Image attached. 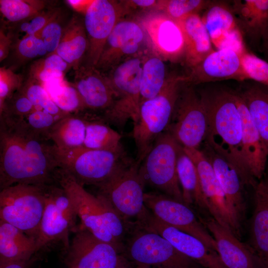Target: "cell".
<instances>
[{
  "mask_svg": "<svg viewBox=\"0 0 268 268\" xmlns=\"http://www.w3.org/2000/svg\"><path fill=\"white\" fill-rule=\"evenodd\" d=\"M30 130L25 120L0 118V189L56 182V147Z\"/></svg>",
  "mask_w": 268,
  "mask_h": 268,
  "instance_id": "obj_1",
  "label": "cell"
},
{
  "mask_svg": "<svg viewBox=\"0 0 268 268\" xmlns=\"http://www.w3.org/2000/svg\"><path fill=\"white\" fill-rule=\"evenodd\" d=\"M200 95L208 117L204 143L236 168L245 185L254 188L257 183L244 156L241 119L232 91L214 89Z\"/></svg>",
  "mask_w": 268,
  "mask_h": 268,
  "instance_id": "obj_2",
  "label": "cell"
},
{
  "mask_svg": "<svg viewBox=\"0 0 268 268\" xmlns=\"http://www.w3.org/2000/svg\"><path fill=\"white\" fill-rule=\"evenodd\" d=\"M54 179L72 201L80 219L79 226L120 252L126 231L125 223L120 216L100 196L86 191L66 170L58 168Z\"/></svg>",
  "mask_w": 268,
  "mask_h": 268,
  "instance_id": "obj_3",
  "label": "cell"
},
{
  "mask_svg": "<svg viewBox=\"0 0 268 268\" xmlns=\"http://www.w3.org/2000/svg\"><path fill=\"white\" fill-rule=\"evenodd\" d=\"M186 82L187 75L170 74L160 92L140 104L132 132L137 150L135 160L140 165L156 138L170 125L180 92Z\"/></svg>",
  "mask_w": 268,
  "mask_h": 268,
  "instance_id": "obj_4",
  "label": "cell"
},
{
  "mask_svg": "<svg viewBox=\"0 0 268 268\" xmlns=\"http://www.w3.org/2000/svg\"><path fill=\"white\" fill-rule=\"evenodd\" d=\"M140 164L131 160L97 187L100 196L124 222L143 226L150 212L144 203L145 185L139 172Z\"/></svg>",
  "mask_w": 268,
  "mask_h": 268,
  "instance_id": "obj_5",
  "label": "cell"
},
{
  "mask_svg": "<svg viewBox=\"0 0 268 268\" xmlns=\"http://www.w3.org/2000/svg\"><path fill=\"white\" fill-rule=\"evenodd\" d=\"M147 51L124 61L105 73L116 99L105 110L103 120L119 128L131 120L135 122L141 104L140 79L142 65Z\"/></svg>",
  "mask_w": 268,
  "mask_h": 268,
  "instance_id": "obj_6",
  "label": "cell"
},
{
  "mask_svg": "<svg viewBox=\"0 0 268 268\" xmlns=\"http://www.w3.org/2000/svg\"><path fill=\"white\" fill-rule=\"evenodd\" d=\"M56 154L59 167L67 171L83 186L86 184L97 187L132 160L124 148L108 150L84 146L68 150L56 147Z\"/></svg>",
  "mask_w": 268,
  "mask_h": 268,
  "instance_id": "obj_7",
  "label": "cell"
},
{
  "mask_svg": "<svg viewBox=\"0 0 268 268\" xmlns=\"http://www.w3.org/2000/svg\"><path fill=\"white\" fill-rule=\"evenodd\" d=\"M44 186L18 184L0 190V220L36 240L45 206Z\"/></svg>",
  "mask_w": 268,
  "mask_h": 268,
  "instance_id": "obj_8",
  "label": "cell"
},
{
  "mask_svg": "<svg viewBox=\"0 0 268 268\" xmlns=\"http://www.w3.org/2000/svg\"><path fill=\"white\" fill-rule=\"evenodd\" d=\"M179 146L168 131L162 133L141 163L139 172L144 184L184 202L177 173Z\"/></svg>",
  "mask_w": 268,
  "mask_h": 268,
  "instance_id": "obj_9",
  "label": "cell"
},
{
  "mask_svg": "<svg viewBox=\"0 0 268 268\" xmlns=\"http://www.w3.org/2000/svg\"><path fill=\"white\" fill-rule=\"evenodd\" d=\"M192 85L186 82L182 86L167 131L183 147L199 148L206 137L208 117L200 94Z\"/></svg>",
  "mask_w": 268,
  "mask_h": 268,
  "instance_id": "obj_10",
  "label": "cell"
},
{
  "mask_svg": "<svg viewBox=\"0 0 268 268\" xmlns=\"http://www.w3.org/2000/svg\"><path fill=\"white\" fill-rule=\"evenodd\" d=\"M183 149L197 167L208 212L218 223L240 240L242 217L227 199L211 164L199 148Z\"/></svg>",
  "mask_w": 268,
  "mask_h": 268,
  "instance_id": "obj_11",
  "label": "cell"
},
{
  "mask_svg": "<svg viewBox=\"0 0 268 268\" xmlns=\"http://www.w3.org/2000/svg\"><path fill=\"white\" fill-rule=\"evenodd\" d=\"M130 13L125 0H92L84 14L88 47L81 64L95 67L115 25Z\"/></svg>",
  "mask_w": 268,
  "mask_h": 268,
  "instance_id": "obj_12",
  "label": "cell"
},
{
  "mask_svg": "<svg viewBox=\"0 0 268 268\" xmlns=\"http://www.w3.org/2000/svg\"><path fill=\"white\" fill-rule=\"evenodd\" d=\"M144 229L132 237L127 247L129 257L136 264L159 268L202 267L158 233Z\"/></svg>",
  "mask_w": 268,
  "mask_h": 268,
  "instance_id": "obj_13",
  "label": "cell"
},
{
  "mask_svg": "<svg viewBox=\"0 0 268 268\" xmlns=\"http://www.w3.org/2000/svg\"><path fill=\"white\" fill-rule=\"evenodd\" d=\"M144 199L145 206L157 219L193 235L216 251L213 237L189 205L157 192L144 193Z\"/></svg>",
  "mask_w": 268,
  "mask_h": 268,
  "instance_id": "obj_14",
  "label": "cell"
},
{
  "mask_svg": "<svg viewBox=\"0 0 268 268\" xmlns=\"http://www.w3.org/2000/svg\"><path fill=\"white\" fill-rule=\"evenodd\" d=\"M147 50L145 33L138 19L125 17L108 37L95 67L107 73L126 59Z\"/></svg>",
  "mask_w": 268,
  "mask_h": 268,
  "instance_id": "obj_15",
  "label": "cell"
},
{
  "mask_svg": "<svg viewBox=\"0 0 268 268\" xmlns=\"http://www.w3.org/2000/svg\"><path fill=\"white\" fill-rule=\"evenodd\" d=\"M137 18L143 28L149 51L164 61L176 62L184 57V37L177 22L157 10Z\"/></svg>",
  "mask_w": 268,
  "mask_h": 268,
  "instance_id": "obj_16",
  "label": "cell"
},
{
  "mask_svg": "<svg viewBox=\"0 0 268 268\" xmlns=\"http://www.w3.org/2000/svg\"><path fill=\"white\" fill-rule=\"evenodd\" d=\"M66 250L65 262L69 268H121L119 251L112 245L77 226Z\"/></svg>",
  "mask_w": 268,
  "mask_h": 268,
  "instance_id": "obj_17",
  "label": "cell"
},
{
  "mask_svg": "<svg viewBox=\"0 0 268 268\" xmlns=\"http://www.w3.org/2000/svg\"><path fill=\"white\" fill-rule=\"evenodd\" d=\"M143 227L168 240L180 253L205 268H227L218 253L197 238L162 222L151 212Z\"/></svg>",
  "mask_w": 268,
  "mask_h": 268,
  "instance_id": "obj_18",
  "label": "cell"
},
{
  "mask_svg": "<svg viewBox=\"0 0 268 268\" xmlns=\"http://www.w3.org/2000/svg\"><path fill=\"white\" fill-rule=\"evenodd\" d=\"M241 55L227 48L214 50L195 66L187 75L188 83L195 84L227 79L247 80Z\"/></svg>",
  "mask_w": 268,
  "mask_h": 268,
  "instance_id": "obj_19",
  "label": "cell"
},
{
  "mask_svg": "<svg viewBox=\"0 0 268 268\" xmlns=\"http://www.w3.org/2000/svg\"><path fill=\"white\" fill-rule=\"evenodd\" d=\"M201 221L213 237L216 251L227 268H262L249 247L231 231L212 217Z\"/></svg>",
  "mask_w": 268,
  "mask_h": 268,
  "instance_id": "obj_20",
  "label": "cell"
},
{
  "mask_svg": "<svg viewBox=\"0 0 268 268\" xmlns=\"http://www.w3.org/2000/svg\"><path fill=\"white\" fill-rule=\"evenodd\" d=\"M72 83L80 95L86 109L106 110L116 96L105 73L95 67L81 64L74 70Z\"/></svg>",
  "mask_w": 268,
  "mask_h": 268,
  "instance_id": "obj_21",
  "label": "cell"
},
{
  "mask_svg": "<svg viewBox=\"0 0 268 268\" xmlns=\"http://www.w3.org/2000/svg\"><path fill=\"white\" fill-rule=\"evenodd\" d=\"M201 18L217 50L231 48L243 40L235 15L227 2L212 0Z\"/></svg>",
  "mask_w": 268,
  "mask_h": 268,
  "instance_id": "obj_22",
  "label": "cell"
},
{
  "mask_svg": "<svg viewBox=\"0 0 268 268\" xmlns=\"http://www.w3.org/2000/svg\"><path fill=\"white\" fill-rule=\"evenodd\" d=\"M231 91L241 116L245 159L252 177L261 180L265 174L268 151L244 100L238 91Z\"/></svg>",
  "mask_w": 268,
  "mask_h": 268,
  "instance_id": "obj_23",
  "label": "cell"
},
{
  "mask_svg": "<svg viewBox=\"0 0 268 268\" xmlns=\"http://www.w3.org/2000/svg\"><path fill=\"white\" fill-rule=\"evenodd\" d=\"M230 5L243 35L253 47H261L268 28V0H236Z\"/></svg>",
  "mask_w": 268,
  "mask_h": 268,
  "instance_id": "obj_24",
  "label": "cell"
},
{
  "mask_svg": "<svg viewBox=\"0 0 268 268\" xmlns=\"http://www.w3.org/2000/svg\"><path fill=\"white\" fill-rule=\"evenodd\" d=\"M201 151L211 164L227 199L243 217L246 208L243 194V187L245 185L240 173L230 162L205 143Z\"/></svg>",
  "mask_w": 268,
  "mask_h": 268,
  "instance_id": "obj_25",
  "label": "cell"
},
{
  "mask_svg": "<svg viewBox=\"0 0 268 268\" xmlns=\"http://www.w3.org/2000/svg\"><path fill=\"white\" fill-rule=\"evenodd\" d=\"M47 185L44 186L45 206L36 240L37 251L55 242L62 243L66 251L70 245L69 234L77 227L73 226L57 207Z\"/></svg>",
  "mask_w": 268,
  "mask_h": 268,
  "instance_id": "obj_26",
  "label": "cell"
},
{
  "mask_svg": "<svg viewBox=\"0 0 268 268\" xmlns=\"http://www.w3.org/2000/svg\"><path fill=\"white\" fill-rule=\"evenodd\" d=\"M176 22L184 37V61L186 65L191 68L214 50L208 32L199 14L191 15Z\"/></svg>",
  "mask_w": 268,
  "mask_h": 268,
  "instance_id": "obj_27",
  "label": "cell"
},
{
  "mask_svg": "<svg viewBox=\"0 0 268 268\" xmlns=\"http://www.w3.org/2000/svg\"><path fill=\"white\" fill-rule=\"evenodd\" d=\"M87 47L83 18L74 14L64 27L59 45L54 53L60 56L75 70L81 65Z\"/></svg>",
  "mask_w": 268,
  "mask_h": 268,
  "instance_id": "obj_28",
  "label": "cell"
},
{
  "mask_svg": "<svg viewBox=\"0 0 268 268\" xmlns=\"http://www.w3.org/2000/svg\"><path fill=\"white\" fill-rule=\"evenodd\" d=\"M36 252L34 238L14 226L0 220V264L29 261Z\"/></svg>",
  "mask_w": 268,
  "mask_h": 268,
  "instance_id": "obj_29",
  "label": "cell"
},
{
  "mask_svg": "<svg viewBox=\"0 0 268 268\" xmlns=\"http://www.w3.org/2000/svg\"><path fill=\"white\" fill-rule=\"evenodd\" d=\"M255 202L246 244L257 257L262 268H268V202L256 192Z\"/></svg>",
  "mask_w": 268,
  "mask_h": 268,
  "instance_id": "obj_30",
  "label": "cell"
},
{
  "mask_svg": "<svg viewBox=\"0 0 268 268\" xmlns=\"http://www.w3.org/2000/svg\"><path fill=\"white\" fill-rule=\"evenodd\" d=\"M177 173L184 202L194 204L208 211L197 167L180 144L177 161Z\"/></svg>",
  "mask_w": 268,
  "mask_h": 268,
  "instance_id": "obj_31",
  "label": "cell"
},
{
  "mask_svg": "<svg viewBox=\"0 0 268 268\" xmlns=\"http://www.w3.org/2000/svg\"><path fill=\"white\" fill-rule=\"evenodd\" d=\"M87 119L77 114H68L58 120L50 130L48 138L59 150L83 146Z\"/></svg>",
  "mask_w": 268,
  "mask_h": 268,
  "instance_id": "obj_32",
  "label": "cell"
},
{
  "mask_svg": "<svg viewBox=\"0 0 268 268\" xmlns=\"http://www.w3.org/2000/svg\"><path fill=\"white\" fill-rule=\"evenodd\" d=\"M238 92L268 151V87L254 81Z\"/></svg>",
  "mask_w": 268,
  "mask_h": 268,
  "instance_id": "obj_33",
  "label": "cell"
},
{
  "mask_svg": "<svg viewBox=\"0 0 268 268\" xmlns=\"http://www.w3.org/2000/svg\"><path fill=\"white\" fill-rule=\"evenodd\" d=\"M164 61L149 51L145 54L140 79L141 103L156 96L164 86L169 74Z\"/></svg>",
  "mask_w": 268,
  "mask_h": 268,
  "instance_id": "obj_34",
  "label": "cell"
},
{
  "mask_svg": "<svg viewBox=\"0 0 268 268\" xmlns=\"http://www.w3.org/2000/svg\"><path fill=\"white\" fill-rule=\"evenodd\" d=\"M103 121L87 120L83 146L96 150H117L123 148L121 135Z\"/></svg>",
  "mask_w": 268,
  "mask_h": 268,
  "instance_id": "obj_35",
  "label": "cell"
},
{
  "mask_svg": "<svg viewBox=\"0 0 268 268\" xmlns=\"http://www.w3.org/2000/svg\"><path fill=\"white\" fill-rule=\"evenodd\" d=\"M69 67L70 66L60 56L52 53L34 61L30 67L29 77L44 86L52 80L63 79L64 73Z\"/></svg>",
  "mask_w": 268,
  "mask_h": 268,
  "instance_id": "obj_36",
  "label": "cell"
},
{
  "mask_svg": "<svg viewBox=\"0 0 268 268\" xmlns=\"http://www.w3.org/2000/svg\"><path fill=\"white\" fill-rule=\"evenodd\" d=\"M45 2L42 0H0V11L9 22L20 23L29 20L43 11Z\"/></svg>",
  "mask_w": 268,
  "mask_h": 268,
  "instance_id": "obj_37",
  "label": "cell"
},
{
  "mask_svg": "<svg viewBox=\"0 0 268 268\" xmlns=\"http://www.w3.org/2000/svg\"><path fill=\"white\" fill-rule=\"evenodd\" d=\"M19 90L27 97L35 109L43 110L59 119L69 114L61 110L45 86L33 78L28 77Z\"/></svg>",
  "mask_w": 268,
  "mask_h": 268,
  "instance_id": "obj_38",
  "label": "cell"
},
{
  "mask_svg": "<svg viewBox=\"0 0 268 268\" xmlns=\"http://www.w3.org/2000/svg\"><path fill=\"white\" fill-rule=\"evenodd\" d=\"M209 0H160L155 10L178 21L194 14H199L210 4Z\"/></svg>",
  "mask_w": 268,
  "mask_h": 268,
  "instance_id": "obj_39",
  "label": "cell"
},
{
  "mask_svg": "<svg viewBox=\"0 0 268 268\" xmlns=\"http://www.w3.org/2000/svg\"><path fill=\"white\" fill-rule=\"evenodd\" d=\"M50 95L63 112L76 114L86 109L83 101L72 83L64 81Z\"/></svg>",
  "mask_w": 268,
  "mask_h": 268,
  "instance_id": "obj_40",
  "label": "cell"
},
{
  "mask_svg": "<svg viewBox=\"0 0 268 268\" xmlns=\"http://www.w3.org/2000/svg\"><path fill=\"white\" fill-rule=\"evenodd\" d=\"M14 53L16 59L25 63L48 55L43 41L35 35L24 36L14 45Z\"/></svg>",
  "mask_w": 268,
  "mask_h": 268,
  "instance_id": "obj_41",
  "label": "cell"
},
{
  "mask_svg": "<svg viewBox=\"0 0 268 268\" xmlns=\"http://www.w3.org/2000/svg\"><path fill=\"white\" fill-rule=\"evenodd\" d=\"M241 62L247 80L268 87V62L246 51L241 55Z\"/></svg>",
  "mask_w": 268,
  "mask_h": 268,
  "instance_id": "obj_42",
  "label": "cell"
},
{
  "mask_svg": "<svg viewBox=\"0 0 268 268\" xmlns=\"http://www.w3.org/2000/svg\"><path fill=\"white\" fill-rule=\"evenodd\" d=\"M27 97L19 90L6 102L0 111V117L14 120H22L35 109Z\"/></svg>",
  "mask_w": 268,
  "mask_h": 268,
  "instance_id": "obj_43",
  "label": "cell"
},
{
  "mask_svg": "<svg viewBox=\"0 0 268 268\" xmlns=\"http://www.w3.org/2000/svg\"><path fill=\"white\" fill-rule=\"evenodd\" d=\"M21 75L6 67L0 68V111L6 102L22 87L23 83Z\"/></svg>",
  "mask_w": 268,
  "mask_h": 268,
  "instance_id": "obj_44",
  "label": "cell"
},
{
  "mask_svg": "<svg viewBox=\"0 0 268 268\" xmlns=\"http://www.w3.org/2000/svg\"><path fill=\"white\" fill-rule=\"evenodd\" d=\"M59 119L43 110L35 109L25 119V122L33 132L48 139L50 130Z\"/></svg>",
  "mask_w": 268,
  "mask_h": 268,
  "instance_id": "obj_45",
  "label": "cell"
},
{
  "mask_svg": "<svg viewBox=\"0 0 268 268\" xmlns=\"http://www.w3.org/2000/svg\"><path fill=\"white\" fill-rule=\"evenodd\" d=\"M60 15L59 12L39 33L35 35L43 41L48 54L56 52L62 36L65 27H62Z\"/></svg>",
  "mask_w": 268,
  "mask_h": 268,
  "instance_id": "obj_46",
  "label": "cell"
},
{
  "mask_svg": "<svg viewBox=\"0 0 268 268\" xmlns=\"http://www.w3.org/2000/svg\"><path fill=\"white\" fill-rule=\"evenodd\" d=\"M58 9L43 10L29 20V24L24 36L37 35L59 13Z\"/></svg>",
  "mask_w": 268,
  "mask_h": 268,
  "instance_id": "obj_47",
  "label": "cell"
},
{
  "mask_svg": "<svg viewBox=\"0 0 268 268\" xmlns=\"http://www.w3.org/2000/svg\"><path fill=\"white\" fill-rule=\"evenodd\" d=\"M13 34H6L3 28L0 30V61L1 62L8 56L12 46Z\"/></svg>",
  "mask_w": 268,
  "mask_h": 268,
  "instance_id": "obj_48",
  "label": "cell"
},
{
  "mask_svg": "<svg viewBox=\"0 0 268 268\" xmlns=\"http://www.w3.org/2000/svg\"><path fill=\"white\" fill-rule=\"evenodd\" d=\"M131 11L132 10L139 9L147 10V12L155 10L158 0H125Z\"/></svg>",
  "mask_w": 268,
  "mask_h": 268,
  "instance_id": "obj_49",
  "label": "cell"
},
{
  "mask_svg": "<svg viewBox=\"0 0 268 268\" xmlns=\"http://www.w3.org/2000/svg\"><path fill=\"white\" fill-rule=\"evenodd\" d=\"M255 192L268 202V174L264 178H262L260 182L257 183L254 188Z\"/></svg>",
  "mask_w": 268,
  "mask_h": 268,
  "instance_id": "obj_50",
  "label": "cell"
},
{
  "mask_svg": "<svg viewBox=\"0 0 268 268\" xmlns=\"http://www.w3.org/2000/svg\"><path fill=\"white\" fill-rule=\"evenodd\" d=\"M74 9L78 12H82L84 14L88 6L92 2V0H67Z\"/></svg>",
  "mask_w": 268,
  "mask_h": 268,
  "instance_id": "obj_51",
  "label": "cell"
},
{
  "mask_svg": "<svg viewBox=\"0 0 268 268\" xmlns=\"http://www.w3.org/2000/svg\"><path fill=\"white\" fill-rule=\"evenodd\" d=\"M30 261L31 260L8 262L0 264V268H27Z\"/></svg>",
  "mask_w": 268,
  "mask_h": 268,
  "instance_id": "obj_52",
  "label": "cell"
},
{
  "mask_svg": "<svg viewBox=\"0 0 268 268\" xmlns=\"http://www.w3.org/2000/svg\"><path fill=\"white\" fill-rule=\"evenodd\" d=\"M261 47L266 58L268 60V28L263 38Z\"/></svg>",
  "mask_w": 268,
  "mask_h": 268,
  "instance_id": "obj_53",
  "label": "cell"
}]
</instances>
